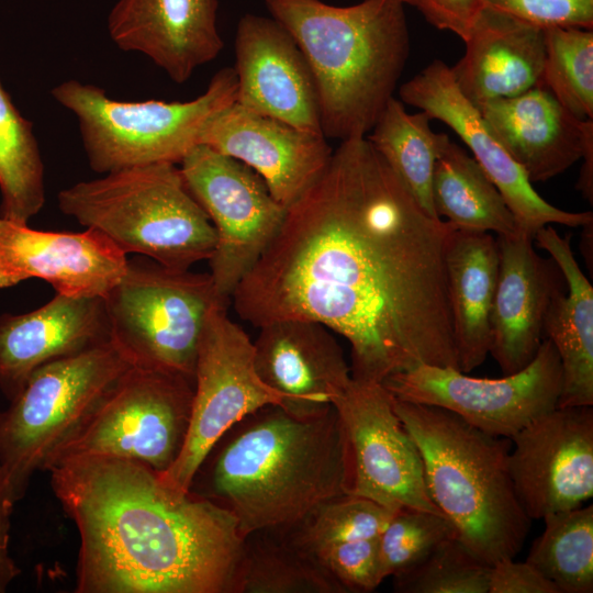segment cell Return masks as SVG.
<instances>
[{
	"instance_id": "obj_6",
	"label": "cell",
	"mask_w": 593,
	"mask_h": 593,
	"mask_svg": "<svg viewBox=\"0 0 593 593\" xmlns=\"http://www.w3.org/2000/svg\"><path fill=\"white\" fill-rule=\"evenodd\" d=\"M59 210L107 236L123 253L188 270L211 258L215 232L171 163L135 166L78 182L57 195Z\"/></svg>"
},
{
	"instance_id": "obj_37",
	"label": "cell",
	"mask_w": 593,
	"mask_h": 593,
	"mask_svg": "<svg viewBox=\"0 0 593 593\" xmlns=\"http://www.w3.org/2000/svg\"><path fill=\"white\" fill-rule=\"evenodd\" d=\"M311 555L345 593L371 592L383 581L378 536L326 546Z\"/></svg>"
},
{
	"instance_id": "obj_14",
	"label": "cell",
	"mask_w": 593,
	"mask_h": 593,
	"mask_svg": "<svg viewBox=\"0 0 593 593\" xmlns=\"http://www.w3.org/2000/svg\"><path fill=\"white\" fill-rule=\"evenodd\" d=\"M334 407L344 441L345 493L391 511L443 514L429 496L419 451L382 383L351 378Z\"/></svg>"
},
{
	"instance_id": "obj_27",
	"label": "cell",
	"mask_w": 593,
	"mask_h": 593,
	"mask_svg": "<svg viewBox=\"0 0 593 593\" xmlns=\"http://www.w3.org/2000/svg\"><path fill=\"white\" fill-rule=\"evenodd\" d=\"M447 292L459 370L482 365L491 344V312L499 273L496 237L455 230L446 251Z\"/></svg>"
},
{
	"instance_id": "obj_10",
	"label": "cell",
	"mask_w": 593,
	"mask_h": 593,
	"mask_svg": "<svg viewBox=\"0 0 593 593\" xmlns=\"http://www.w3.org/2000/svg\"><path fill=\"white\" fill-rule=\"evenodd\" d=\"M192 399V379L132 366L57 449L47 470L67 458L103 456L137 461L163 473L184 444Z\"/></svg>"
},
{
	"instance_id": "obj_33",
	"label": "cell",
	"mask_w": 593,
	"mask_h": 593,
	"mask_svg": "<svg viewBox=\"0 0 593 593\" xmlns=\"http://www.w3.org/2000/svg\"><path fill=\"white\" fill-rule=\"evenodd\" d=\"M541 86L580 119L593 120V30L544 29Z\"/></svg>"
},
{
	"instance_id": "obj_26",
	"label": "cell",
	"mask_w": 593,
	"mask_h": 593,
	"mask_svg": "<svg viewBox=\"0 0 593 593\" xmlns=\"http://www.w3.org/2000/svg\"><path fill=\"white\" fill-rule=\"evenodd\" d=\"M559 268L567 292L552 298L544 321V337L555 346L562 370L558 407L593 405V287L580 269L570 245L551 225L535 237Z\"/></svg>"
},
{
	"instance_id": "obj_24",
	"label": "cell",
	"mask_w": 593,
	"mask_h": 593,
	"mask_svg": "<svg viewBox=\"0 0 593 593\" xmlns=\"http://www.w3.org/2000/svg\"><path fill=\"white\" fill-rule=\"evenodd\" d=\"M110 339L101 296L56 293L34 311L0 314V390L11 401L41 366Z\"/></svg>"
},
{
	"instance_id": "obj_19",
	"label": "cell",
	"mask_w": 593,
	"mask_h": 593,
	"mask_svg": "<svg viewBox=\"0 0 593 593\" xmlns=\"http://www.w3.org/2000/svg\"><path fill=\"white\" fill-rule=\"evenodd\" d=\"M199 144L251 168L287 209L323 175L334 152L323 134L250 112L236 102L206 123Z\"/></svg>"
},
{
	"instance_id": "obj_31",
	"label": "cell",
	"mask_w": 593,
	"mask_h": 593,
	"mask_svg": "<svg viewBox=\"0 0 593 593\" xmlns=\"http://www.w3.org/2000/svg\"><path fill=\"white\" fill-rule=\"evenodd\" d=\"M0 216L27 224L45 202L44 165L33 125L0 82Z\"/></svg>"
},
{
	"instance_id": "obj_29",
	"label": "cell",
	"mask_w": 593,
	"mask_h": 593,
	"mask_svg": "<svg viewBox=\"0 0 593 593\" xmlns=\"http://www.w3.org/2000/svg\"><path fill=\"white\" fill-rule=\"evenodd\" d=\"M433 119L421 111L409 113L392 97L366 138L385 159L403 184L430 216L438 217L432 199L436 160L450 138L430 127Z\"/></svg>"
},
{
	"instance_id": "obj_4",
	"label": "cell",
	"mask_w": 593,
	"mask_h": 593,
	"mask_svg": "<svg viewBox=\"0 0 593 593\" xmlns=\"http://www.w3.org/2000/svg\"><path fill=\"white\" fill-rule=\"evenodd\" d=\"M293 37L316 86L326 138L366 137L393 97L410 53L404 5L363 0L337 7L321 0H265Z\"/></svg>"
},
{
	"instance_id": "obj_17",
	"label": "cell",
	"mask_w": 593,
	"mask_h": 593,
	"mask_svg": "<svg viewBox=\"0 0 593 593\" xmlns=\"http://www.w3.org/2000/svg\"><path fill=\"white\" fill-rule=\"evenodd\" d=\"M235 59L238 105L323 134L313 74L299 45L279 22L243 15L235 34Z\"/></svg>"
},
{
	"instance_id": "obj_21",
	"label": "cell",
	"mask_w": 593,
	"mask_h": 593,
	"mask_svg": "<svg viewBox=\"0 0 593 593\" xmlns=\"http://www.w3.org/2000/svg\"><path fill=\"white\" fill-rule=\"evenodd\" d=\"M499 273L491 312L489 354L503 374L526 367L544 339V321L562 275L519 233L497 235Z\"/></svg>"
},
{
	"instance_id": "obj_8",
	"label": "cell",
	"mask_w": 593,
	"mask_h": 593,
	"mask_svg": "<svg viewBox=\"0 0 593 593\" xmlns=\"http://www.w3.org/2000/svg\"><path fill=\"white\" fill-rule=\"evenodd\" d=\"M132 365L110 339L47 362L0 412V465L14 503Z\"/></svg>"
},
{
	"instance_id": "obj_16",
	"label": "cell",
	"mask_w": 593,
	"mask_h": 593,
	"mask_svg": "<svg viewBox=\"0 0 593 593\" xmlns=\"http://www.w3.org/2000/svg\"><path fill=\"white\" fill-rule=\"evenodd\" d=\"M403 103L447 124L470 148L473 158L495 184L512 212L517 232L534 239L551 224L582 227L592 212L561 210L540 197L524 169L495 138L478 108L459 90L450 67L435 59L400 87Z\"/></svg>"
},
{
	"instance_id": "obj_20",
	"label": "cell",
	"mask_w": 593,
	"mask_h": 593,
	"mask_svg": "<svg viewBox=\"0 0 593 593\" xmlns=\"http://www.w3.org/2000/svg\"><path fill=\"white\" fill-rule=\"evenodd\" d=\"M254 345L259 378L282 398L281 407L299 417L322 415L351 381L343 349L333 332L310 320L262 325Z\"/></svg>"
},
{
	"instance_id": "obj_39",
	"label": "cell",
	"mask_w": 593,
	"mask_h": 593,
	"mask_svg": "<svg viewBox=\"0 0 593 593\" xmlns=\"http://www.w3.org/2000/svg\"><path fill=\"white\" fill-rule=\"evenodd\" d=\"M414 7L425 20L441 31H449L465 41L483 8L481 0H399Z\"/></svg>"
},
{
	"instance_id": "obj_40",
	"label": "cell",
	"mask_w": 593,
	"mask_h": 593,
	"mask_svg": "<svg viewBox=\"0 0 593 593\" xmlns=\"http://www.w3.org/2000/svg\"><path fill=\"white\" fill-rule=\"evenodd\" d=\"M488 593H559L558 589L527 561L506 558L489 569Z\"/></svg>"
},
{
	"instance_id": "obj_1",
	"label": "cell",
	"mask_w": 593,
	"mask_h": 593,
	"mask_svg": "<svg viewBox=\"0 0 593 593\" xmlns=\"http://www.w3.org/2000/svg\"><path fill=\"white\" fill-rule=\"evenodd\" d=\"M455 230L366 137L342 141L231 302L256 327L310 320L343 336L355 380L418 363L459 370L445 262Z\"/></svg>"
},
{
	"instance_id": "obj_18",
	"label": "cell",
	"mask_w": 593,
	"mask_h": 593,
	"mask_svg": "<svg viewBox=\"0 0 593 593\" xmlns=\"http://www.w3.org/2000/svg\"><path fill=\"white\" fill-rule=\"evenodd\" d=\"M126 265V254L96 230L38 231L0 216V289L41 279L58 294L104 298Z\"/></svg>"
},
{
	"instance_id": "obj_32",
	"label": "cell",
	"mask_w": 593,
	"mask_h": 593,
	"mask_svg": "<svg viewBox=\"0 0 593 593\" xmlns=\"http://www.w3.org/2000/svg\"><path fill=\"white\" fill-rule=\"evenodd\" d=\"M526 561L559 593L593 592V506L546 515Z\"/></svg>"
},
{
	"instance_id": "obj_34",
	"label": "cell",
	"mask_w": 593,
	"mask_h": 593,
	"mask_svg": "<svg viewBox=\"0 0 593 593\" xmlns=\"http://www.w3.org/2000/svg\"><path fill=\"white\" fill-rule=\"evenodd\" d=\"M395 512L367 497L344 493L320 504L298 525L280 530L312 553L326 546L377 537Z\"/></svg>"
},
{
	"instance_id": "obj_5",
	"label": "cell",
	"mask_w": 593,
	"mask_h": 593,
	"mask_svg": "<svg viewBox=\"0 0 593 593\" xmlns=\"http://www.w3.org/2000/svg\"><path fill=\"white\" fill-rule=\"evenodd\" d=\"M392 401L419 451L429 496L457 538L486 566L515 558L532 521L510 477L511 439L488 434L443 407Z\"/></svg>"
},
{
	"instance_id": "obj_12",
	"label": "cell",
	"mask_w": 593,
	"mask_h": 593,
	"mask_svg": "<svg viewBox=\"0 0 593 593\" xmlns=\"http://www.w3.org/2000/svg\"><path fill=\"white\" fill-rule=\"evenodd\" d=\"M179 168L213 225L209 273L219 296L231 303L239 282L279 232L287 208L251 168L206 145L194 146Z\"/></svg>"
},
{
	"instance_id": "obj_41",
	"label": "cell",
	"mask_w": 593,
	"mask_h": 593,
	"mask_svg": "<svg viewBox=\"0 0 593 593\" xmlns=\"http://www.w3.org/2000/svg\"><path fill=\"white\" fill-rule=\"evenodd\" d=\"M14 504L0 465V593L7 592L21 574V569L10 551L11 516Z\"/></svg>"
},
{
	"instance_id": "obj_28",
	"label": "cell",
	"mask_w": 593,
	"mask_h": 593,
	"mask_svg": "<svg viewBox=\"0 0 593 593\" xmlns=\"http://www.w3.org/2000/svg\"><path fill=\"white\" fill-rule=\"evenodd\" d=\"M432 199L439 219L455 228L496 235L517 232L503 197L478 161L449 141L436 160Z\"/></svg>"
},
{
	"instance_id": "obj_7",
	"label": "cell",
	"mask_w": 593,
	"mask_h": 593,
	"mask_svg": "<svg viewBox=\"0 0 593 593\" xmlns=\"http://www.w3.org/2000/svg\"><path fill=\"white\" fill-rule=\"evenodd\" d=\"M51 93L77 116L89 165L105 175L135 166L180 164L199 145L206 123L236 102L237 77L233 67H224L200 97L187 102L113 100L102 88L78 80L64 81Z\"/></svg>"
},
{
	"instance_id": "obj_13",
	"label": "cell",
	"mask_w": 593,
	"mask_h": 593,
	"mask_svg": "<svg viewBox=\"0 0 593 593\" xmlns=\"http://www.w3.org/2000/svg\"><path fill=\"white\" fill-rule=\"evenodd\" d=\"M382 384L398 400L443 407L488 434L511 438L557 407L562 370L555 346L544 338L526 367L499 379L418 363L389 376Z\"/></svg>"
},
{
	"instance_id": "obj_15",
	"label": "cell",
	"mask_w": 593,
	"mask_h": 593,
	"mask_svg": "<svg viewBox=\"0 0 593 593\" xmlns=\"http://www.w3.org/2000/svg\"><path fill=\"white\" fill-rule=\"evenodd\" d=\"M510 439V477L530 521L579 507L592 497V406H557Z\"/></svg>"
},
{
	"instance_id": "obj_38",
	"label": "cell",
	"mask_w": 593,
	"mask_h": 593,
	"mask_svg": "<svg viewBox=\"0 0 593 593\" xmlns=\"http://www.w3.org/2000/svg\"><path fill=\"white\" fill-rule=\"evenodd\" d=\"M483 7L541 29L593 30V0H481Z\"/></svg>"
},
{
	"instance_id": "obj_2",
	"label": "cell",
	"mask_w": 593,
	"mask_h": 593,
	"mask_svg": "<svg viewBox=\"0 0 593 593\" xmlns=\"http://www.w3.org/2000/svg\"><path fill=\"white\" fill-rule=\"evenodd\" d=\"M47 471L79 533L77 593H234L244 538L228 512L137 461L81 456Z\"/></svg>"
},
{
	"instance_id": "obj_36",
	"label": "cell",
	"mask_w": 593,
	"mask_h": 593,
	"mask_svg": "<svg viewBox=\"0 0 593 593\" xmlns=\"http://www.w3.org/2000/svg\"><path fill=\"white\" fill-rule=\"evenodd\" d=\"M489 569L454 537L394 575L393 588L401 593H488Z\"/></svg>"
},
{
	"instance_id": "obj_11",
	"label": "cell",
	"mask_w": 593,
	"mask_h": 593,
	"mask_svg": "<svg viewBox=\"0 0 593 593\" xmlns=\"http://www.w3.org/2000/svg\"><path fill=\"white\" fill-rule=\"evenodd\" d=\"M230 304L209 312L198 345L190 424L172 466L158 473L161 482L187 493L193 477L215 443L246 415L282 404L281 395L259 378L254 345L228 315Z\"/></svg>"
},
{
	"instance_id": "obj_3",
	"label": "cell",
	"mask_w": 593,
	"mask_h": 593,
	"mask_svg": "<svg viewBox=\"0 0 593 593\" xmlns=\"http://www.w3.org/2000/svg\"><path fill=\"white\" fill-rule=\"evenodd\" d=\"M224 511L243 538L301 523L345 493L344 441L335 407L299 417L266 405L215 443L189 489Z\"/></svg>"
},
{
	"instance_id": "obj_22",
	"label": "cell",
	"mask_w": 593,
	"mask_h": 593,
	"mask_svg": "<svg viewBox=\"0 0 593 593\" xmlns=\"http://www.w3.org/2000/svg\"><path fill=\"white\" fill-rule=\"evenodd\" d=\"M217 8V0H118L108 32L120 49L144 54L183 83L223 48Z\"/></svg>"
},
{
	"instance_id": "obj_9",
	"label": "cell",
	"mask_w": 593,
	"mask_h": 593,
	"mask_svg": "<svg viewBox=\"0 0 593 593\" xmlns=\"http://www.w3.org/2000/svg\"><path fill=\"white\" fill-rule=\"evenodd\" d=\"M110 337L132 366L193 380L200 336L221 299L210 273L127 259L125 272L103 298Z\"/></svg>"
},
{
	"instance_id": "obj_35",
	"label": "cell",
	"mask_w": 593,
	"mask_h": 593,
	"mask_svg": "<svg viewBox=\"0 0 593 593\" xmlns=\"http://www.w3.org/2000/svg\"><path fill=\"white\" fill-rule=\"evenodd\" d=\"M454 537L457 532L444 514L417 508L398 510L378 535L383 580L413 568L440 542Z\"/></svg>"
},
{
	"instance_id": "obj_23",
	"label": "cell",
	"mask_w": 593,
	"mask_h": 593,
	"mask_svg": "<svg viewBox=\"0 0 593 593\" xmlns=\"http://www.w3.org/2000/svg\"><path fill=\"white\" fill-rule=\"evenodd\" d=\"M477 108L530 182L557 177L593 154V120L574 115L541 85Z\"/></svg>"
},
{
	"instance_id": "obj_30",
	"label": "cell",
	"mask_w": 593,
	"mask_h": 593,
	"mask_svg": "<svg viewBox=\"0 0 593 593\" xmlns=\"http://www.w3.org/2000/svg\"><path fill=\"white\" fill-rule=\"evenodd\" d=\"M234 593H345L283 530L244 538Z\"/></svg>"
},
{
	"instance_id": "obj_25",
	"label": "cell",
	"mask_w": 593,
	"mask_h": 593,
	"mask_svg": "<svg viewBox=\"0 0 593 593\" xmlns=\"http://www.w3.org/2000/svg\"><path fill=\"white\" fill-rule=\"evenodd\" d=\"M463 42L466 52L450 69L475 107L541 85L544 29L483 7Z\"/></svg>"
}]
</instances>
